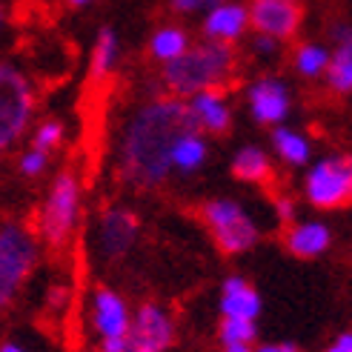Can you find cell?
I'll list each match as a JSON object with an SVG mask.
<instances>
[{"mask_svg": "<svg viewBox=\"0 0 352 352\" xmlns=\"http://www.w3.org/2000/svg\"><path fill=\"white\" fill-rule=\"evenodd\" d=\"M218 3H223V0H169V9L175 12V14H181V17H186V14H198V12H209L212 6H218Z\"/></svg>", "mask_w": 352, "mask_h": 352, "instance_id": "27", "label": "cell"}, {"mask_svg": "<svg viewBox=\"0 0 352 352\" xmlns=\"http://www.w3.org/2000/svg\"><path fill=\"white\" fill-rule=\"evenodd\" d=\"M49 166V152H41V149H26L21 155V172L26 175V178H38V175H43Z\"/></svg>", "mask_w": 352, "mask_h": 352, "instance_id": "26", "label": "cell"}, {"mask_svg": "<svg viewBox=\"0 0 352 352\" xmlns=\"http://www.w3.org/2000/svg\"><path fill=\"white\" fill-rule=\"evenodd\" d=\"M138 232H140V221L135 212L120 206L103 209V215L98 221V238H95L98 255L103 261H120L135 246Z\"/></svg>", "mask_w": 352, "mask_h": 352, "instance_id": "11", "label": "cell"}, {"mask_svg": "<svg viewBox=\"0 0 352 352\" xmlns=\"http://www.w3.org/2000/svg\"><path fill=\"white\" fill-rule=\"evenodd\" d=\"M0 352H32V349L23 346V344H17V341H3L0 344Z\"/></svg>", "mask_w": 352, "mask_h": 352, "instance_id": "34", "label": "cell"}, {"mask_svg": "<svg viewBox=\"0 0 352 352\" xmlns=\"http://www.w3.org/2000/svg\"><path fill=\"white\" fill-rule=\"evenodd\" d=\"M272 149L275 155L292 169H301L312 164V140L301 132V129H292V126H275L272 129Z\"/></svg>", "mask_w": 352, "mask_h": 352, "instance_id": "19", "label": "cell"}, {"mask_svg": "<svg viewBox=\"0 0 352 352\" xmlns=\"http://www.w3.org/2000/svg\"><path fill=\"white\" fill-rule=\"evenodd\" d=\"M66 3H69V6H72V9H80V6H89V3H92V0H66Z\"/></svg>", "mask_w": 352, "mask_h": 352, "instance_id": "35", "label": "cell"}, {"mask_svg": "<svg viewBox=\"0 0 352 352\" xmlns=\"http://www.w3.org/2000/svg\"><path fill=\"white\" fill-rule=\"evenodd\" d=\"M332 226L318 221V218H309V221H292L287 230H284V250L298 258V261H315V258H324L332 250Z\"/></svg>", "mask_w": 352, "mask_h": 352, "instance_id": "13", "label": "cell"}, {"mask_svg": "<svg viewBox=\"0 0 352 352\" xmlns=\"http://www.w3.org/2000/svg\"><path fill=\"white\" fill-rule=\"evenodd\" d=\"M189 103L184 98H155L144 103L120 132L118 164L120 178L138 189L161 186L172 172V149L186 135L195 132Z\"/></svg>", "mask_w": 352, "mask_h": 352, "instance_id": "1", "label": "cell"}, {"mask_svg": "<svg viewBox=\"0 0 352 352\" xmlns=\"http://www.w3.org/2000/svg\"><path fill=\"white\" fill-rule=\"evenodd\" d=\"M63 144V123L60 120H43L38 129L32 132V149L52 152Z\"/></svg>", "mask_w": 352, "mask_h": 352, "instance_id": "25", "label": "cell"}, {"mask_svg": "<svg viewBox=\"0 0 352 352\" xmlns=\"http://www.w3.org/2000/svg\"><path fill=\"white\" fill-rule=\"evenodd\" d=\"M250 49H252V55H255V58L272 60V58H278V55H280V41L267 38V34H258V32H255V38H252Z\"/></svg>", "mask_w": 352, "mask_h": 352, "instance_id": "28", "label": "cell"}, {"mask_svg": "<svg viewBox=\"0 0 352 352\" xmlns=\"http://www.w3.org/2000/svg\"><path fill=\"white\" fill-rule=\"evenodd\" d=\"M324 352H352V329L338 332V336L324 346Z\"/></svg>", "mask_w": 352, "mask_h": 352, "instance_id": "30", "label": "cell"}, {"mask_svg": "<svg viewBox=\"0 0 352 352\" xmlns=\"http://www.w3.org/2000/svg\"><path fill=\"white\" fill-rule=\"evenodd\" d=\"M246 109H250L258 126L275 129L292 112V89L287 86V80L275 75H263L246 86Z\"/></svg>", "mask_w": 352, "mask_h": 352, "instance_id": "10", "label": "cell"}, {"mask_svg": "<svg viewBox=\"0 0 352 352\" xmlns=\"http://www.w3.org/2000/svg\"><path fill=\"white\" fill-rule=\"evenodd\" d=\"M349 204H352V186H349Z\"/></svg>", "mask_w": 352, "mask_h": 352, "instance_id": "36", "label": "cell"}, {"mask_svg": "<svg viewBox=\"0 0 352 352\" xmlns=\"http://www.w3.org/2000/svg\"><path fill=\"white\" fill-rule=\"evenodd\" d=\"M189 46H192V41H189L186 29H181V26H161L149 38V55L157 63H169L175 58H181Z\"/></svg>", "mask_w": 352, "mask_h": 352, "instance_id": "23", "label": "cell"}, {"mask_svg": "<svg viewBox=\"0 0 352 352\" xmlns=\"http://www.w3.org/2000/svg\"><path fill=\"white\" fill-rule=\"evenodd\" d=\"M352 155H324L304 172V201L318 212H336L349 206Z\"/></svg>", "mask_w": 352, "mask_h": 352, "instance_id": "6", "label": "cell"}, {"mask_svg": "<svg viewBox=\"0 0 352 352\" xmlns=\"http://www.w3.org/2000/svg\"><path fill=\"white\" fill-rule=\"evenodd\" d=\"M201 32L206 41L230 43L235 46L246 32H250V6L238 3V0H223L204 14Z\"/></svg>", "mask_w": 352, "mask_h": 352, "instance_id": "14", "label": "cell"}, {"mask_svg": "<svg viewBox=\"0 0 352 352\" xmlns=\"http://www.w3.org/2000/svg\"><path fill=\"white\" fill-rule=\"evenodd\" d=\"M89 324L100 341L126 338L132 324V309L126 298L109 287H98L89 298Z\"/></svg>", "mask_w": 352, "mask_h": 352, "instance_id": "12", "label": "cell"}, {"mask_svg": "<svg viewBox=\"0 0 352 352\" xmlns=\"http://www.w3.org/2000/svg\"><path fill=\"white\" fill-rule=\"evenodd\" d=\"M206 155H209V146L204 140V132H198V129L186 132L172 149V172H181V175L198 172L206 164Z\"/></svg>", "mask_w": 352, "mask_h": 352, "instance_id": "21", "label": "cell"}, {"mask_svg": "<svg viewBox=\"0 0 352 352\" xmlns=\"http://www.w3.org/2000/svg\"><path fill=\"white\" fill-rule=\"evenodd\" d=\"M255 352H301L295 344H289V341H272V344H261V346H255Z\"/></svg>", "mask_w": 352, "mask_h": 352, "instance_id": "32", "label": "cell"}, {"mask_svg": "<svg viewBox=\"0 0 352 352\" xmlns=\"http://www.w3.org/2000/svg\"><path fill=\"white\" fill-rule=\"evenodd\" d=\"M221 352H255V344H223Z\"/></svg>", "mask_w": 352, "mask_h": 352, "instance_id": "33", "label": "cell"}, {"mask_svg": "<svg viewBox=\"0 0 352 352\" xmlns=\"http://www.w3.org/2000/svg\"><path fill=\"white\" fill-rule=\"evenodd\" d=\"M34 115V92L21 69L0 63V152L23 138Z\"/></svg>", "mask_w": 352, "mask_h": 352, "instance_id": "7", "label": "cell"}, {"mask_svg": "<svg viewBox=\"0 0 352 352\" xmlns=\"http://www.w3.org/2000/svg\"><path fill=\"white\" fill-rule=\"evenodd\" d=\"M126 352H169L175 344V321L161 304H140L132 312Z\"/></svg>", "mask_w": 352, "mask_h": 352, "instance_id": "8", "label": "cell"}, {"mask_svg": "<svg viewBox=\"0 0 352 352\" xmlns=\"http://www.w3.org/2000/svg\"><path fill=\"white\" fill-rule=\"evenodd\" d=\"M118 58H120V41L115 29L103 26L95 38V49H92V60H89V75L92 80H103L115 72L118 66Z\"/></svg>", "mask_w": 352, "mask_h": 352, "instance_id": "22", "label": "cell"}, {"mask_svg": "<svg viewBox=\"0 0 352 352\" xmlns=\"http://www.w3.org/2000/svg\"><path fill=\"white\" fill-rule=\"evenodd\" d=\"M38 261L41 241L29 226L17 221L0 223V312L14 304Z\"/></svg>", "mask_w": 352, "mask_h": 352, "instance_id": "3", "label": "cell"}, {"mask_svg": "<svg viewBox=\"0 0 352 352\" xmlns=\"http://www.w3.org/2000/svg\"><path fill=\"white\" fill-rule=\"evenodd\" d=\"M80 221V181L72 169H63L46 195L38 218V235L52 250H63L72 241Z\"/></svg>", "mask_w": 352, "mask_h": 352, "instance_id": "5", "label": "cell"}, {"mask_svg": "<svg viewBox=\"0 0 352 352\" xmlns=\"http://www.w3.org/2000/svg\"><path fill=\"white\" fill-rule=\"evenodd\" d=\"M329 38L336 49H332V55H329L324 83L332 95L349 98L352 95V23H346V21L336 23L329 29Z\"/></svg>", "mask_w": 352, "mask_h": 352, "instance_id": "15", "label": "cell"}, {"mask_svg": "<svg viewBox=\"0 0 352 352\" xmlns=\"http://www.w3.org/2000/svg\"><path fill=\"white\" fill-rule=\"evenodd\" d=\"M66 298H69L66 287H52V289L46 292V304H49L52 309H63V307H66Z\"/></svg>", "mask_w": 352, "mask_h": 352, "instance_id": "31", "label": "cell"}, {"mask_svg": "<svg viewBox=\"0 0 352 352\" xmlns=\"http://www.w3.org/2000/svg\"><path fill=\"white\" fill-rule=\"evenodd\" d=\"M332 49L321 41H304L292 49V69L304 80H324Z\"/></svg>", "mask_w": 352, "mask_h": 352, "instance_id": "20", "label": "cell"}, {"mask_svg": "<svg viewBox=\"0 0 352 352\" xmlns=\"http://www.w3.org/2000/svg\"><path fill=\"white\" fill-rule=\"evenodd\" d=\"M304 26L301 0H250V29L280 43L295 41Z\"/></svg>", "mask_w": 352, "mask_h": 352, "instance_id": "9", "label": "cell"}, {"mask_svg": "<svg viewBox=\"0 0 352 352\" xmlns=\"http://www.w3.org/2000/svg\"><path fill=\"white\" fill-rule=\"evenodd\" d=\"M238 72V52L230 43L201 41L181 58L164 63L161 80L175 98H192L206 89H223Z\"/></svg>", "mask_w": 352, "mask_h": 352, "instance_id": "2", "label": "cell"}, {"mask_svg": "<svg viewBox=\"0 0 352 352\" xmlns=\"http://www.w3.org/2000/svg\"><path fill=\"white\" fill-rule=\"evenodd\" d=\"M186 103H189V112H192V120H195L198 132L226 135L232 129V107H230V100H226L223 89L198 92V95L186 98Z\"/></svg>", "mask_w": 352, "mask_h": 352, "instance_id": "16", "label": "cell"}, {"mask_svg": "<svg viewBox=\"0 0 352 352\" xmlns=\"http://www.w3.org/2000/svg\"><path fill=\"white\" fill-rule=\"evenodd\" d=\"M232 175L243 184H255V186H270L275 181V166L267 149H261L255 144L241 146L232 155Z\"/></svg>", "mask_w": 352, "mask_h": 352, "instance_id": "18", "label": "cell"}, {"mask_svg": "<svg viewBox=\"0 0 352 352\" xmlns=\"http://www.w3.org/2000/svg\"><path fill=\"white\" fill-rule=\"evenodd\" d=\"M258 338V321L250 318H221L218 324V341L223 344H255Z\"/></svg>", "mask_w": 352, "mask_h": 352, "instance_id": "24", "label": "cell"}, {"mask_svg": "<svg viewBox=\"0 0 352 352\" xmlns=\"http://www.w3.org/2000/svg\"><path fill=\"white\" fill-rule=\"evenodd\" d=\"M272 204H275V218H278V223L289 226L292 221H298V204H295V198H289V195H278Z\"/></svg>", "mask_w": 352, "mask_h": 352, "instance_id": "29", "label": "cell"}, {"mask_svg": "<svg viewBox=\"0 0 352 352\" xmlns=\"http://www.w3.org/2000/svg\"><path fill=\"white\" fill-rule=\"evenodd\" d=\"M198 215L206 226V232L212 235L215 246L226 258L246 255L261 241L258 221L232 198H209L201 204Z\"/></svg>", "mask_w": 352, "mask_h": 352, "instance_id": "4", "label": "cell"}, {"mask_svg": "<svg viewBox=\"0 0 352 352\" xmlns=\"http://www.w3.org/2000/svg\"><path fill=\"white\" fill-rule=\"evenodd\" d=\"M218 309H221V318L258 321L263 301H261V292L252 287V280H246L243 275H230V278H223V284H221Z\"/></svg>", "mask_w": 352, "mask_h": 352, "instance_id": "17", "label": "cell"}]
</instances>
